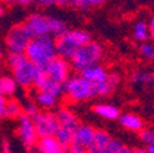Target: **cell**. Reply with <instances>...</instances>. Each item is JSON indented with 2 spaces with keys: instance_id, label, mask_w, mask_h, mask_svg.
I'll return each mask as SVG.
<instances>
[{
  "instance_id": "cell-1",
  "label": "cell",
  "mask_w": 154,
  "mask_h": 153,
  "mask_svg": "<svg viewBox=\"0 0 154 153\" xmlns=\"http://www.w3.org/2000/svg\"><path fill=\"white\" fill-rule=\"evenodd\" d=\"M23 26L33 37H54L57 39L59 35L66 30L69 26L62 17L45 14L40 11L30 13L23 19Z\"/></svg>"
},
{
  "instance_id": "cell-2",
  "label": "cell",
  "mask_w": 154,
  "mask_h": 153,
  "mask_svg": "<svg viewBox=\"0 0 154 153\" xmlns=\"http://www.w3.org/2000/svg\"><path fill=\"white\" fill-rule=\"evenodd\" d=\"M79 75H81L92 86L95 98H105V97L112 95L121 84L120 73L110 72L102 64L87 68V69L81 70Z\"/></svg>"
},
{
  "instance_id": "cell-3",
  "label": "cell",
  "mask_w": 154,
  "mask_h": 153,
  "mask_svg": "<svg viewBox=\"0 0 154 153\" xmlns=\"http://www.w3.org/2000/svg\"><path fill=\"white\" fill-rule=\"evenodd\" d=\"M6 62L11 72V76L21 88H35V84L43 75V68L33 65L25 57V54H7Z\"/></svg>"
},
{
  "instance_id": "cell-4",
  "label": "cell",
  "mask_w": 154,
  "mask_h": 153,
  "mask_svg": "<svg viewBox=\"0 0 154 153\" xmlns=\"http://www.w3.org/2000/svg\"><path fill=\"white\" fill-rule=\"evenodd\" d=\"M91 40H92V36L85 29L67 28L62 35H59L55 39L58 57L70 61V58L76 54V51Z\"/></svg>"
},
{
  "instance_id": "cell-5",
  "label": "cell",
  "mask_w": 154,
  "mask_h": 153,
  "mask_svg": "<svg viewBox=\"0 0 154 153\" xmlns=\"http://www.w3.org/2000/svg\"><path fill=\"white\" fill-rule=\"evenodd\" d=\"M25 57L33 65L44 68L58 57L54 37H33L25 50Z\"/></svg>"
},
{
  "instance_id": "cell-6",
  "label": "cell",
  "mask_w": 154,
  "mask_h": 153,
  "mask_svg": "<svg viewBox=\"0 0 154 153\" xmlns=\"http://www.w3.org/2000/svg\"><path fill=\"white\" fill-rule=\"evenodd\" d=\"M105 55L106 50L102 43L96 42V40H91L81 48H79L69 62L72 65V69L77 73H80L81 70L87 69V68L102 64V61L105 59Z\"/></svg>"
},
{
  "instance_id": "cell-7",
  "label": "cell",
  "mask_w": 154,
  "mask_h": 153,
  "mask_svg": "<svg viewBox=\"0 0 154 153\" xmlns=\"http://www.w3.org/2000/svg\"><path fill=\"white\" fill-rule=\"evenodd\" d=\"M63 97L70 104H83L95 98L92 86L81 75H72L63 84Z\"/></svg>"
},
{
  "instance_id": "cell-8",
  "label": "cell",
  "mask_w": 154,
  "mask_h": 153,
  "mask_svg": "<svg viewBox=\"0 0 154 153\" xmlns=\"http://www.w3.org/2000/svg\"><path fill=\"white\" fill-rule=\"evenodd\" d=\"M32 36L29 35L23 24H15L7 30L4 37V47L8 54H25Z\"/></svg>"
},
{
  "instance_id": "cell-9",
  "label": "cell",
  "mask_w": 154,
  "mask_h": 153,
  "mask_svg": "<svg viewBox=\"0 0 154 153\" xmlns=\"http://www.w3.org/2000/svg\"><path fill=\"white\" fill-rule=\"evenodd\" d=\"M15 134H17L18 141L21 142V145H22L28 152L35 150L40 137H38L37 131H36L35 124H33V120L30 116L22 113V115L17 119Z\"/></svg>"
},
{
  "instance_id": "cell-10",
  "label": "cell",
  "mask_w": 154,
  "mask_h": 153,
  "mask_svg": "<svg viewBox=\"0 0 154 153\" xmlns=\"http://www.w3.org/2000/svg\"><path fill=\"white\" fill-rule=\"evenodd\" d=\"M44 75L50 80L55 81L59 84H65L67 81V79L72 76V65L67 59L62 57H57L50 62L48 65H45L43 68Z\"/></svg>"
},
{
  "instance_id": "cell-11",
  "label": "cell",
  "mask_w": 154,
  "mask_h": 153,
  "mask_svg": "<svg viewBox=\"0 0 154 153\" xmlns=\"http://www.w3.org/2000/svg\"><path fill=\"white\" fill-rule=\"evenodd\" d=\"M32 120L40 138L54 137L55 131L58 130V126H59L57 116L51 110H38L36 115L32 116Z\"/></svg>"
},
{
  "instance_id": "cell-12",
  "label": "cell",
  "mask_w": 154,
  "mask_h": 153,
  "mask_svg": "<svg viewBox=\"0 0 154 153\" xmlns=\"http://www.w3.org/2000/svg\"><path fill=\"white\" fill-rule=\"evenodd\" d=\"M95 132H96V128L92 127L91 124H81L80 123L79 127L76 128V131H74L73 141H72V142H74V144L88 149L90 145L92 144Z\"/></svg>"
},
{
  "instance_id": "cell-13",
  "label": "cell",
  "mask_w": 154,
  "mask_h": 153,
  "mask_svg": "<svg viewBox=\"0 0 154 153\" xmlns=\"http://www.w3.org/2000/svg\"><path fill=\"white\" fill-rule=\"evenodd\" d=\"M54 113L57 116L59 127H67L72 128V130H76L79 127V124H80L77 115L69 106H59V108H57V110Z\"/></svg>"
},
{
  "instance_id": "cell-14",
  "label": "cell",
  "mask_w": 154,
  "mask_h": 153,
  "mask_svg": "<svg viewBox=\"0 0 154 153\" xmlns=\"http://www.w3.org/2000/svg\"><path fill=\"white\" fill-rule=\"evenodd\" d=\"M59 101H61V98H58L47 91L35 90V93H33V102L38 106L40 110H52V109L58 108Z\"/></svg>"
},
{
  "instance_id": "cell-15",
  "label": "cell",
  "mask_w": 154,
  "mask_h": 153,
  "mask_svg": "<svg viewBox=\"0 0 154 153\" xmlns=\"http://www.w3.org/2000/svg\"><path fill=\"white\" fill-rule=\"evenodd\" d=\"M92 112L98 117L105 119L107 121H116L119 120L121 110L119 106L113 105V104H107V102H99L96 105L92 106Z\"/></svg>"
},
{
  "instance_id": "cell-16",
  "label": "cell",
  "mask_w": 154,
  "mask_h": 153,
  "mask_svg": "<svg viewBox=\"0 0 154 153\" xmlns=\"http://www.w3.org/2000/svg\"><path fill=\"white\" fill-rule=\"evenodd\" d=\"M119 123L125 130L131 131V132H138V134L144 128L143 119L139 115H136V113H132V112L121 113L119 117Z\"/></svg>"
},
{
  "instance_id": "cell-17",
  "label": "cell",
  "mask_w": 154,
  "mask_h": 153,
  "mask_svg": "<svg viewBox=\"0 0 154 153\" xmlns=\"http://www.w3.org/2000/svg\"><path fill=\"white\" fill-rule=\"evenodd\" d=\"M35 149L36 153H66V148L62 146L55 137L38 138Z\"/></svg>"
},
{
  "instance_id": "cell-18",
  "label": "cell",
  "mask_w": 154,
  "mask_h": 153,
  "mask_svg": "<svg viewBox=\"0 0 154 153\" xmlns=\"http://www.w3.org/2000/svg\"><path fill=\"white\" fill-rule=\"evenodd\" d=\"M112 135L105 130H98L96 128L95 137H94L92 144L90 145V148L87 149V153H105L106 146L112 139Z\"/></svg>"
},
{
  "instance_id": "cell-19",
  "label": "cell",
  "mask_w": 154,
  "mask_h": 153,
  "mask_svg": "<svg viewBox=\"0 0 154 153\" xmlns=\"http://www.w3.org/2000/svg\"><path fill=\"white\" fill-rule=\"evenodd\" d=\"M18 84L11 75H0V95L10 99L18 93Z\"/></svg>"
},
{
  "instance_id": "cell-20",
  "label": "cell",
  "mask_w": 154,
  "mask_h": 153,
  "mask_svg": "<svg viewBox=\"0 0 154 153\" xmlns=\"http://www.w3.org/2000/svg\"><path fill=\"white\" fill-rule=\"evenodd\" d=\"M132 39L138 43H144L150 40V30L149 24L143 19H138L132 26Z\"/></svg>"
},
{
  "instance_id": "cell-21",
  "label": "cell",
  "mask_w": 154,
  "mask_h": 153,
  "mask_svg": "<svg viewBox=\"0 0 154 153\" xmlns=\"http://www.w3.org/2000/svg\"><path fill=\"white\" fill-rule=\"evenodd\" d=\"M23 113V106L21 105V102L15 98L7 99L6 105V119H11V120H17L19 116Z\"/></svg>"
},
{
  "instance_id": "cell-22",
  "label": "cell",
  "mask_w": 154,
  "mask_h": 153,
  "mask_svg": "<svg viewBox=\"0 0 154 153\" xmlns=\"http://www.w3.org/2000/svg\"><path fill=\"white\" fill-rule=\"evenodd\" d=\"M149 79H150V72L143 69L134 70L128 76L129 83L132 86H149Z\"/></svg>"
},
{
  "instance_id": "cell-23",
  "label": "cell",
  "mask_w": 154,
  "mask_h": 153,
  "mask_svg": "<svg viewBox=\"0 0 154 153\" xmlns=\"http://www.w3.org/2000/svg\"><path fill=\"white\" fill-rule=\"evenodd\" d=\"M106 0H70L69 2V7L77 10H90L99 7L105 3Z\"/></svg>"
},
{
  "instance_id": "cell-24",
  "label": "cell",
  "mask_w": 154,
  "mask_h": 153,
  "mask_svg": "<svg viewBox=\"0 0 154 153\" xmlns=\"http://www.w3.org/2000/svg\"><path fill=\"white\" fill-rule=\"evenodd\" d=\"M139 54L146 61H154V42H144L139 46Z\"/></svg>"
},
{
  "instance_id": "cell-25",
  "label": "cell",
  "mask_w": 154,
  "mask_h": 153,
  "mask_svg": "<svg viewBox=\"0 0 154 153\" xmlns=\"http://www.w3.org/2000/svg\"><path fill=\"white\" fill-rule=\"evenodd\" d=\"M139 139L143 144V146L154 145V127H144L139 132Z\"/></svg>"
},
{
  "instance_id": "cell-26",
  "label": "cell",
  "mask_w": 154,
  "mask_h": 153,
  "mask_svg": "<svg viewBox=\"0 0 154 153\" xmlns=\"http://www.w3.org/2000/svg\"><path fill=\"white\" fill-rule=\"evenodd\" d=\"M36 0H4V3L10 7H19V8H29L35 4Z\"/></svg>"
},
{
  "instance_id": "cell-27",
  "label": "cell",
  "mask_w": 154,
  "mask_h": 153,
  "mask_svg": "<svg viewBox=\"0 0 154 153\" xmlns=\"http://www.w3.org/2000/svg\"><path fill=\"white\" fill-rule=\"evenodd\" d=\"M122 146H124L122 141L117 139V138H112L110 142L107 144V146H106L105 153H119L122 149Z\"/></svg>"
},
{
  "instance_id": "cell-28",
  "label": "cell",
  "mask_w": 154,
  "mask_h": 153,
  "mask_svg": "<svg viewBox=\"0 0 154 153\" xmlns=\"http://www.w3.org/2000/svg\"><path fill=\"white\" fill-rule=\"evenodd\" d=\"M38 110H40V109H38V106L36 105L33 101H29V102H26L25 105H23V113H25V115H28V116H30V117H32L33 115H36Z\"/></svg>"
},
{
  "instance_id": "cell-29",
  "label": "cell",
  "mask_w": 154,
  "mask_h": 153,
  "mask_svg": "<svg viewBox=\"0 0 154 153\" xmlns=\"http://www.w3.org/2000/svg\"><path fill=\"white\" fill-rule=\"evenodd\" d=\"M66 153H87V149L80 145L74 144V142H70L66 148Z\"/></svg>"
},
{
  "instance_id": "cell-30",
  "label": "cell",
  "mask_w": 154,
  "mask_h": 153,
  "mask_svg": "<svg viewBox=\"0 0 154 153\" xmlns=\"http://www.w3.org/2000/svg\"><path fill=\"white\" fill-rule=\"evenodd\" d=\"M0 153H14L13 145H11V142H8V139H3L2 148H0Z\"/></svg>"
},
{
  "instance_id": "cell-31",
  "label": "cell",
  "mask_w": 154,
  "mask_h": 153,
  "mask_svg": "<svg viewBox=\"0 0 154 153\" xmlns=\"http://www.w3.org/2000/svg\"><path fill=\"white\" fill-rule=\"evenodd\" d=\"M35 4L40 8H50L54 7V0H36Z\"/></svg>"
},
{
  "instance_id": "cell-32",
  "label": "cell",
  "mask_w": 154,
  "mask_h": 153,
  "mask_svg": "<svg viewBox=\"0 0 154 153\" xmlns=\"http://www.w3.org/2000/svg\"><path fill=\"white\" fill-rule=\"evenodd\" d=\"M6 105H7V98L0 95V119H6Z\"/></svg>"
},
{
  "instance_id": "cell-33",
  "label": "cell",
  "mask_w": 154,
  "mask_h": 153,
  "mask_svg": "<svg viewBox=\"0 0 154 153\" xmlns=\"http://www.w3.org/2000/svg\"><path fill=\"white\" fill-rule=\"evenodd\" d=\"M149 30H150V39L154 42V14L151 15V18H150V21H149Z\"/></svg>"
},
{
  "instance_id": "cell-34",
  "label": "cell",
  "mask_w": 154,
  "mask_h": 153,
  "mask_svg": "<svg viewBox=\"0 0 154 153\" xmlns=\"http://www.w3.org/2000/svg\"><path fill=\"white\" fill-rule=\"evenodd\" d=\"M69 2H70V0H54V6H58V7H69Z\"/></svg>"
},
{
  "instance_id": "cell-35",
  "label": "cell",
  "mask_w": 154,
  "mask_h": 153,
  "mask_svg": "<svg viewBox=\"0 0 154 153\" xmlns=\"http://www.w3.org/2000/svg\"><path fill=\"white\" fill-rule=\"evenodd\" d=\"M6 11H7V4L4 3V0H0V18L4 17Z\"/></svg>"
},
{
  "instance_id": "cell-36",
  "label": "cell",
  "mask_w": 154,
  "mask_h": 153,
  "mask_svg": "<svg viewBox=\"0 0 154 153\" xmlns=\"http://www.w3.org/2000/svg\"><path fill=\"white\" fill-rule=\"evenodd\" d=\"M135 153H150L149 152V149L146 146H140V148H135L134 149Z\"/></svg>"
},
{
  "instance_id": "cell-37",
  "label": "cell",
  "mask_w": 154,
  "mask_h": 153,
  "mask_svg": "<svg viewBox=\"0 0 154 153\" xmlns=\"http://www.w3.org/2000/svg\"><path fill=\"white\" fill-rule=\"evenodd\" d=\"M119 153H135V152H134V149H132L131 146H127V145H124V146H122V149L120 150Z\"/></svg>"
},
{
  "instance_id": "cell-38",
  "label": "cell",
  "mask_w": 154,
  "mask_h": 153,
  "mask_svg": "<svg viewBox=\"0 0 154 153\" xmlns=\"http://www.w3.org/2000/svg\"><path fill=\"white\" fill-rule=\"evenodd\" d=\"M149 86L154 87V72H150V79H149Z\"/></svg>"
},
{
  "instance_id": "cell-39",
  "label": "cell",
  "mask_w": 154,
  "mask_h": 153,
  "mask_svg": "<svg viewBox=\"0 0 154 153\" xmlns=\"http://www.w3.org/2000/svg\"><path fill=\"white\" fill-rule=\"evenodd\" d=\"M3 59H4V53H3V48L0 47V64L3 62Z\"/></svg>"
},
{
  "instance_id": "cell-40",
  "label": "cell",
  "mask_w": 154,
  "mask_h": 153,
  "mask_svg": "<svg viewBox=\"0 0 154 153\" xmlns=\"http://www.w3.org/2000/svg\"><path fill=\"white\" fill-rule=\"evenodd\" d=\"M149 149V152L150 153H154V145H149V146H146Z\"/></svg>"
},
{
  "instance_id": "cell-41",
  "label": "cell",
  "mask_w": 154,
  "mask_h": 153,
  "mask_svg": "<svg viewBox=\"0 0 154 153\" xmlns=\"http://www.w3.org/2000/svg\"><path fill=\"white\" fill-rule=\"evenodd\" d=\"M153 8H154V2H153Z\"/></svg>"
}]
</instances>
